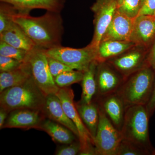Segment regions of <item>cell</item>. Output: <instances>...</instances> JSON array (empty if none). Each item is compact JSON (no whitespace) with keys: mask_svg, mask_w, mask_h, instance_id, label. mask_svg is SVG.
Segmentation results:
<instances>
[{"mask_svg":"<svg viewBox=\"0 0 155 155\" xmlns=\"http://www.w3.org/2000/svg\"><path fill=\"white\" fill-rule=\"evenodd\" d=\"M118 7V0H96L91 9L94 14V33L91 45L97 50Z\"/></svg>","mask_w":155,"mask_h":155,"instance_id":"cell-9","label":"cell"},{"mask_svg":"<svg viewBox=\"0 0 155 155\" xmlns=\"http://www.w3.org/2000/svg\"><path fill=\"white\" fill-rule=\"evenodd\" d=\"M146 106L136 105L126 109L120 130L122 140L144 150L149 155H155V149L150 140Z\"/></svg>","mask_w":155,"mask_h":155,"instance_id":"cell-2","label":"cell"},{"mask_svg":"<svg viewBox=\"0 0 155 155\" xmlns=\"http://www.w3.org/2000/svg\"><path fill=\"white\" fill-rule=\"evenodd\" d=\"M8 3L22 13H30L35 9L60 13L64 8L66 0H0Z\"/></svg>","mask_w":155,"mask_h":155,"instance_id":"cell-17","label":"cell"},{"mask_svg":"<svg viewBox=\"0 0 155 155\" xmlns=\"http://www.w3.org/2000/svg\"><path fill=\"white\" fill-rule=\"evenodd\" d=\"M45 117L44 113L39 110L27 109L15 110L9 113L2 129H38L39 126Z\"/></svg>","mask_w":155,"mask_h":155,"instance_id":"cell-13","label":"cell"},{"mask_svg":"<svg viewBox=\"0 0 155 155\" xmlns=\"http://www.w3.org/2000/svg\"><path fill=\"white\" fill-rule=\"evenodd\" d=\"M47 11L39 17H31L29 13L19 11L13 18L36 46L45 50L61 46L64 33L61 13Z\"/></svg>","mask_w":155,"mask_h":155,"instance_id":"cell-1","label":"cell"},{"mask_svg":"<svg viewBox=\"0 0 155 155\" xmlns=\"http://www.w3.org/2000/svg\"><path fill=\"white\" fill-rule=\"evenodd\" d=\"M154 16H155V12L154 14Z\"/></svg>","mask_w":155,"mask_h":155,"instance_id":"cell-38","label":"cell"},{"mask_svg":"<svg viewBox=\"0 0 155 155\" xmlns=\"http://www.w3.org/2000/svg\"><path fill=\"white\" fill-rule=\"evenodd\" d=\"M99 122L94 139L97 154L116 155L118 147L122 140V134L99 105Z\"/></svg>","mask_w":155,"mask_h":155,"instance_id":"cell-7","label":"cell"},{"mask_svg":"<svg viewBox=\"0 0 155 155\" xmlns=\"http://www.w3.org/2000/svg\"><path fill=\"white\" fill-rule=\"evenodd\" d=\"M24 62L35 83L46 97L57 93L59 87L50 72L45 49L36 47L28 52Z\"/></svg>","mask_w":155,"mask_h":155,"instance_id":"cell-5","label":"cell"},{"mask_svg":"<svg viewBox=\"0 0 155 155\" xmlns=\"http://www.w3.org/2000/svg\"><path fill=\"white\" fill-rule=\"evenodd\" d=\"M75 105L81 119L94 141L99 122V109L97 102L96 100L89 104L79 102L76 103Z\"/></svg>","mask_w":155,"mask_h":155,"instance_id":"cell-20","label":"cell"},{"mask_svg":"<svg viewBox=\"0 0 155 155\" xmlns=\"http://www.w3.org/2000/svg\"><path fill=\"white\" fill-rule=\"evenodd\" d=\"M38 129L46 132L54 141L61 144H69L79 140L69 128L47 117L42 120Z\"/></svg>","mask_w":155,"mask_h":155,"instance_id":"cell-19","label":"cell"},{"mask_svg":"<svg viewBox=\"0 0 155 155\" xmlns=\"http://www.w3.org/2000/svg\"><path fill=\"white\" fill-rule=\"evenodd\" d=\"M97 61H95L91 64L88 69L84 72L81 81L82 94L80 102L89 104L94 101L97 93V85L96 72Z\"/></svg>","mask_w":155,"mask_h":155,"instance_id":"cell-23","label":"cell"},{"mask_svg":"<svg viewBox=\"0 0 155 155\" xmlns=\"http://www.w3.org/2000/svg\"><path fill=\"white\" fill-rule=\"evenodd\" d=\"M0 40L28 52L36 47L22 28L15 22L8 29L0 33Z\"/></svg>","mask_w":155,"mask_h":155,"instance_id":"cell-18","label":"cell"},{"mask_svg":"<svg viewBox=\"0 0 155 155\" xmlns=\"http://www.w3.org/2000/svg\"><path fill=\"white\" fill-rule=\"evenodd\" d=\"M19 12L14 6L1 2L0 5V33L8 29L14 23L13 18Z\"/></svg>","mask_w":155,"mask_h":155,"instance_id":"cell-24","label":"cell"},{"mask_svg":"<svg viewBox=\"0 0 155 155\" xmlns=\"http://www.w3.org/2000/svg\"><path fill=\"white\" fill-rule=\"evenodd\" d=\"M155 12V0H145L139 11V15H154Z\"/></svg>","mask_w":155,"mask_h":155,"instance_id":"cell-32","label":"cell"},{"mask_svg":"<svg viewBox=\"0 0 155 155\" xmlns=\"http://www.w3.org/2000/svg\"><path fill=\"white\" fill-rule=\"evenodd\" d=\"M31 77L30 71L23 61L17 69L0 73V93L6 89L20 85Z\"/></svg>","mask_w":155,"mask_h":155,"instance_id":"cell-22","label":"cell"},{"mask_svg":"<svg viewBox=\"0 0 155 155\" xmlns=\"http://www.w3.org/2000/svg\"><path fill=\"white\" fill-rule=\"evenodd\" d=\"M155 40V16L139 15L134 19L130 41L148 51Z\"/></svg>","mask_w":155,"mask_h":155,"instance_id":"cell-12","label":"cell"},{"mask_svg":"<svg viewBox=\"0 0 155 155\" xmlns=\"http://www.w3.org/2000/svg\"><path fill=\"white\" fill-rule=\"evenodd\" d=\"M96 79L97 97L117 92L125 78L107 61L98 62Z\"/></svg>","mask_w":155,"mask_h":155,"instance_id":"cell-11","label":"cell"},{"mask_svg":"<svg viewBox=\"0 0 155 155\" xmlns=\"http://www.w3.org/2000/svg\"><path fill=\"white\" fill-rule=\"evenodd\" d=\"M22 62L13 58L0 55V71L3 72L12 71L20 67Z\"/></svg>","mask_w":155,"mask_h":155,"instance_id":"cell-31","label":"cell"},{"mask_svg":"<svg viewBox=\"0 0 155 155\" xmlns=\"http://www.w3.org/2000/svg\"><path fill=\"white\" fill-rule=\"evenodd\" d=\"M43 113L47 118L60 123L69 128L79 139V134L77 127L67 116L62 103L57 95L51 94L46 97Z\"/></svg>","mask_w":155,"mask_h":155,"instance_id":"cell-16","label":"cell"},{"mask_svg":"<svg viewBox=\"0 0 155 155\" xmlns=\"http://www.w3.org/2000/svg\"><path fill=\"white\" fill-rule=\"evenodd\" d=\"M116 155H149L144 150L122 140L120 143Z\"/></svg>","mask_w":155,"mask_h":155,"instance_id":"cell-28","label":"cell"},{"mask_svg":"<svg viewBox=\"0 0 155 155\" xmlns=\"http://www.w3.org/2000/svg\"><path fill=\"white\" fill-rule=\"evenodd\" d=\"M81 150V145L79 140L69 144H64L56 150L57 155H76L79 154Z\"/></svg>","mask_w":155,"mask_h":155,"instance_id":"cell-29","label":"cell"},{"mask_svg":"<svg viewBox=\"0 0 155 155\" xmlns=\"http://www.w3.org/2000/svg\"><path fill=\"white\" fill-rule=\"evenodd\" d=\"M9 114V112L3 108L0 109V129H2Z\"/></svg>","mask_w":155,"mask_h":155,"instance_id":"cell-35","label":"cell"},{"mask_svg":"<svg viewBox=\"0 0 155 155\" xmlns=\"http://www.w3.org/2000/svg\"><path fill=\"white\" fill-rule=\"evenodd\" d=\"M45 100V96L31 77L24 83L1 92L0 106L9 113L23 109L43 112Z\"/></svg>","mask_w":155,"mask_h":155,"instance_id":"cell-4","label":"cell"},{"mask_svg":"<svg viewBox=\"0 0 155 155\" xmlns=\"http://www.w3.org/2000/svg\"><path fill=\"white\" fill-rule=\"evenodd\" d=\"M47 56L60 61L73 70L84 72L91 64L97 61V50L89 44L81 48L65 47L62 45L45 50Z\"/></svg>","mask_w":155,"mask_h":155,"instance_id":"cell-6","label":"cell"},{"mask_svg":"<svg viewBox=\"0 0 155 155\" xmlns=\"http://www.w3.org/2000/svg\"><path fill=\"white\" fill-rule=\"evenodd\" d=\"M28 51L17 48L0 40V55L16 59L20 62H23L28 54Z\"/></svg>","mask_w":155,"mask_h":155,"instance_id":"cell-26","label":"cell"},{"mask_svg":"<svg viewBox=\"0 0 155 155\" xmlns=\"http://www.w3.org/2000/svg\"><path fill=\"white\" fill-rule=\"evenodd\" d=\"M147 63L155 71V40L148 52Z\"/></svg>","mask_w":155,"mask_h":155,"instance_id":"cell-33","label":"cell"},{"mask_svg":"<svg viewBox=\"0 0 155 155\" xmlns=\"http://www.w3.org/2000/svg\"><path fill=\"white\" fill-rule=\"evenodd\" d=\"M84 72L76 70H72L61 73L54 78L56 85L59 87H67L73 84L81 82Z\"/></svg>","mask_w":155,"mask_h":155,"instance_id":"cell-25","label":"cell"},{"mask_svg":"<svg viewBox=\"0 0 155 155\" xmlns=\"http://www.w3.org/2000/svg\"><path fill=\"white\" fill-rule=\"evenodd\" d=\"M155 71L149 65L126 78L117 91L125 107L146 106L153 89Z\"/></svg>","mask_w":155,"mask_h":155,"instance_id":"cell-3","label":"cell"},{"mask_svg":"<svg viewBox=\"0 0 155 155\" xmlns=\"http://www.w3.org/2000/svg\"><path fill=\"white\" fill-rule=\"evenodd\" d=\"M145 1V0H141V6H142V5H143V3H144Z\"/></svg>","mask_w":155,"mask_h":155,"instance_id":"cell-37","label":"cell"},{"mask_svg":"<svg viewBox=\"0 0 155 155\" xmlns=\"http://www.w3.org/2000/svg\"><path fill=\"white\" fill-rule=\"evenodd\" d=\"M146 106L148 114L150 118L153 116L155 110V77L152 94L149 102Z\"/></svg>","mask_w":155,"mask_h":155,"instance_id":"cell-34","label":"cell"},{"mask_svg":"<svg viewBox=\"0 0 155 155\" xmlns=\"http://www.w3.org/2000/svg\"><path fill=\"white\" fill-rule=\"evenodd\" d=\"M135 19L130 18L117 10L101 41H130Z\"/></svg>","mask_w":155,"mask_h":155,"instance_id":"cell-14","label":"cell"},{"mask_svg":"<svg viewBox=\"0 0 155 155\" xmlns=\"http://www.w3.org/2000/svg\"><path fill=\"white\" fill-rule=\"evenodd\" d=\"M148 51L144 48L134 46L123 54L107 61L124 78L144 67L147 65Z\"/></svg>","mask_w":155,"mask_h":155,"instance_id":"cell-10","label":"cell"},{"mask_svg":"<svg viewBox=\"0 0 155 155\" xmlns=\"http://www.w3.org/2000/svg\"><path fill=\"white\" fill-rule=\"evenodd\" d=\"M123 1H124V0H118V6L122 4Z\"/></svg>","mask_w":155,"mask_h":155,"instance_id":"cell-36","label":"cell"},{"mask_svg":"<svg viewBox=\"0 0 155 155\" xmlns=\"http://www.w3.org/2000/svg\"><path fill=\"white\" fill-rule=\"evenodd\" d=\"M96 101L113 125L120 131L124 122L126 107L119 95L115 93L97 97Z\"/></svg>","mask_w":155,"mask_h":155,"instance_id":"cell-15","label":"cell"},{"mask_svg":"<svg viewBox=\"0 0 155 155\" xmlns=\"http://www.w3.org/2000/svg\"><path fill=\"white\" fill-rule=\"evenodd\" d=\"M141 0H124L117 10L127 17L135 19L141 8Z\"/></svg>","mask_w":155,"mask_h":155,"instance_id":"cell-27","label":"cell"},{"mask_svg":"<svg viewBox=\"0 0 155 155\" xmlns=\"http://www.w3.org/2000/svg\"><path fill=\"white\" fill-rule=\"evenodd\" d=\"M47 59L50 72L54 78L63 72L73 70L54 58L47 56Z\"/></svg>","mask_w":155,"mask_h":155,"instance_id":"cell-30","label":"cell"},{"mask_svg":"<svg viewBox=\"0 0 155 155\" xmlns=\"http://www.w3.org/2000/svg\"><path fill=\"white\" fill-rule=\"evenodd\" d=\"M135 46L130 41L108 40L100 42L97 49V61L105 62Z\"/></svg>","mask_w":155,"mask_h":155,"instance_id":"cell-21","label":"cell"},{"mask_svg":"<svg viewBox=\"0 0 155 155\" xmlns=\"http://www.w3.org/2000/svg\"><path fill=\"white\" fill-rule=\"evenodd\" d=\"M56 94L61 101L67 116L77 127L79 134V140L81 145V151L94 147V141L81 119L74 103L73 90L69 87H61L59 88Z\"/></svg>","mask_w":155,"mask_h":155,"instance_id":"cell-8","label":"cell"}]
</instances>
